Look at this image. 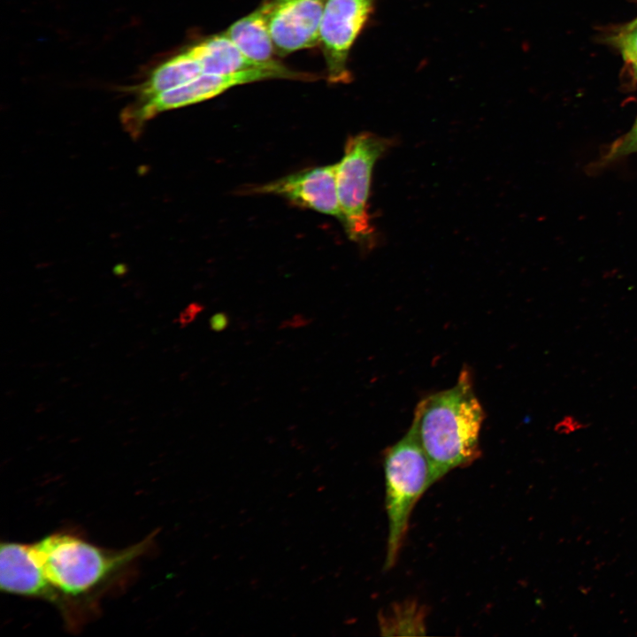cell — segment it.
Wrapping results in <instances>:
<instances>
[{
    "label": "cell",
    "mask_w": 637,
    "mask_h": 637,
    "mask_svg": "<svg viewBox=\"0 0 637 637\" xmlns=\"http://www.w3.org/2000/svg\"><path fill=\"white\" fill-rule=\"evenodd\" d=\"M392 141L370 132L349 137L343 157L336 164V185L343 226L349 237L362 242L373 226L368 210L372 169Z\"/></svg>",
    "instance_id": "cell-4"
},
{
    "label": "cell",
    "mask_w": 637,
    "mask_h": 637,
    "mask_svg": "<svg viewBox=\"0 0 637 637\" xmlns=\"http://www.w3.org/2000/svg\"><path fill=\"white\" fill-rule=\"evenodd\" d=\"M485 414L469 369L457 384L424 397L411 427L428 458L432 485L450 471L469 466L481 456L480 434Z\"/></svg>",
    "instance_id": "cell-2"
},
{
    "label": "cell",
    "mask_w": 637,
    "mask_h": 637,
    "mask_svg": "<svg viewBox=\"0 0 637 637\" xmlns=\"http://www.w3.org/2000/svg\"><path fill=\"white\" fill-rule=\"evenodd\" d=\"M425 608L415 601L395 603L379 616L382 635H424L426 633Z\"/></svg>",
    "instance_id": "cell-11"
},
{
    "label": "cell",
    "mask_w": 637,
    "mask_h": 637,
    "mask_svg": "<svg viewBox=\"0 0 637 637\" xmlns=\"http://www.w3.org/2000/svg\"><path fill=\"white\" fill-rule=\"evenodd\" d=\"M270 0H265L256 10L233 23L225 34L249 59L257 63L273 61L275 52L270 29Z\"/></svg>",
    "instance_id": "cell-9"
},
{
    "label": "cell",
    "mask_w": 637,
    "mask_h": 637,
    "mask_svg": "<svg viewBox=\"0 0 637 637\" xmlns=\"http://www.w3.org/2000/svg\"><path fill=\"white\" fill-rule=\"evenodd\" d=\"M268 79L313 81L317 76L290 70L276 60L259 68L238 73H203L190 82L163 92L146 102L131 103L123 110L121 122L127 131L136 137L145 124L161 112L211 99L237 85Z\"/></svg>",
    "instance_id": "cell-5"
},
{
    "label": "cell",
    "mask_w": 637,
    "mask_h": 637,
    "mask_svg": "<svg viewBox=\"0 0 637 637\" xmlns=\"http://www.w3.org/2000/svg\"><path fill=\"white\" fill-rule=\"evenodd\" d=\"M385 506L388 535L384 569L395 564L403 544L411 512L432 486L430 464L415 430L384 452Z\"/></svg>",
    "instance_id": "cell-3"
},
{
    "label": "cell",
    "mask_w": 637,
    "mask_h": 637,
    "mask_svg": "<svg viewBox=\"0 0 637 637\" xmlns=\"http://www.w3.org/2000/svg\"><path fill=\"white\" fill-rule=\"evenodd\" d=\"M616 42L625 60L637 72V20L629 24L618 35Z\"/></svg>",
    "instance_id": "cell-13"
},
{
    "label": "cell",
    "mask_w": 637,
    "mask_h": 637,
    "mask_svg": "<svg viewBox=\"0 0 637 637\" xmlns=\"http://www.w3.org/2000/svg\"><path fill=\"white\" fill-rule=\"evenodd\" d=\"M326 0H270L269 29L279 56L319 43V28Z\"/></svg>",
    "instance_id": "cell-8"
},
{
    "label": "cell",
    "mask_w": 637,
    "mask_h": 637,
    "mask_svg": "<svg viewBox=\"0 0 637 637\" xmlns=\"http://www.w3.org/2000/svg\"><path fill=\"white\" fill-rule=\"evenodd\" d=\"M575 423H578V422H576L574 419H572V418H570V422H569V418H565V419L560 421L558 424V426H559L558 433L568 434V433H571V432H573V431L579 429V426H572V424H575Z\"/></svg>",
    "instance_id": "cell-15"
},
{
    "label": "cell",
    "mask_w": 637,
    "mask_h": 637,
    "mask_svg": "<svg viewBox=\"0 0 637 637\" xmlns=\"http://www.w3.org/2000/svg\"><path fill=\"white\" fill-rule=\"evenodd\" d=\"M375 1L326 0L319 28V43L329 82L346 84L352 81L348 68L349 54L372 12Z\"/></svg>",
    "instance_id": "cell-6"
},
{
    "label": "cell",
    "mask_w": 637,
    "mask_h": 637,
    "mask_svg": "<svg viewBox=\"0 0 637 637\" xmlns=\"http://www.w3.org/2000/svg\"><path fill=\"white\" fill-rule=\"evenodd\" d=\"M249 193L281 196L291 203L334 217L343 223L337 194L336 164L305 169L253 187Z\"/></svg>",
    "instance_id": "cell-7"
},
{
    "label": "cell",
    "mask_w": 637,
    "mask_h": 637,
    "mask_svg": "<svg viewBox=\"0 0 637 637\" xmlns=\"http://www.w3.org/2000/svg\"><path fill=\"white\" fill-rule=\"evenodd\" d=\"M633 153H637V119L631 129L609 147L600 165L612 163Z\"/></svg>",
    "instance_id": "cell-12"
},
{
    "label": "cell",
    "mask_w": 637,
    "mask_h": 637,
    "mask_svg": "<svg viewBox=\"0 0 637 637\" xmlns=\"http://www.w3.org/2000/svg\"><path fill=\"white\" fill-rule=\"evenodd\" d=\"M636 75H637V72H636Z\"/></svg>",
    "instance_id": "cell-16"
},
{
    "label": "cell",
    "mask_w": 637,
    "mask_h": 637,
    "mask_svg": "<svg viewBox=\"0 0 637 637\" xmlns=\"http://www.w3.org/2000/svg\"><path fill=\"white\" fill-rule=\"evenodd\" d=\"M189 48L202 65L203 73L227 74L259 68L268 64L257 63L247 58L225 32L210 36Z\"/></svg>",
    "instance_id": "cell-10"
},
{
    "label": "cell",
    "mask_w": 637,
    "mask_h": 637,
    "mask_svg": "<svg viewBox=\"0 0 637 637\" xmlns=\"http://www.w3.org/2000/svg\"><path fill=\"white\" fill-rule=\"evenodd\" d=\"M229 324V317L225 312H218L212 315L209 320L210 328L214 332L225 330Z\"/></svg>",
    "instance_id": "cell-14"
},
{
    "label": "cell",
    "mask_w": 637,
    "mask_h": 637,
    "mask_svg": "<svg viewBox=\"0 0 637 637\" xmlns=\"http://www.w3.org/2000/svg\"><path fill=\"white\" fill-rule=\"evenodd\" d=\"M151 538L122 549H106L68 532L50 533L28 544L48 586L47 602L74 623L81 604L124 572L150 547Z\"/></svg>",
    "instance_id": "cell-1"
}]
</instances>
